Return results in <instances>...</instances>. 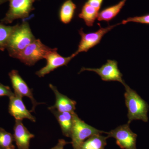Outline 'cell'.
Listing matches in <instances>:
<instances>
[{"instance_id": "obj_1", "label": "cell", "mask_w": 149, "mask_h": 149, "mask_svg": "<svg viewBox=\"0 0 149 149\" xmlns=\"http://www.w3.org/2000/svg\"><path fill=\"white\" fill-rule=\"evenodd\" d=\"M124 86L125 91L124 93L125 105L128 109V123L130 124L134 120H142L148 122V104L127 84Z\"/></svg>"}, {"instance_id": "obj_2", "label": "cell", "mask_w": 149, "mask_h": 149, "mask_svg": "<svg viewBox=\"0 0 149 149\" xmlns=\"http://www.w3.org/2000/svg\"><path fill=\"white\" fill-rule=\"evenodd\" d=\"M36 40L29 23L23 22L15 25L6 49L9 56L15 58L19 53Z\"/></svg>"}, {"instance_id": "obj_3", "label": "cell", "mask_w": 149, "mask_h": 149, "mask_svg": "<svg viewBox=\"0 0 149 149\" xmlns=\"http://www.w3.org/2000/svg\"><path fill=\"white\" fill-rule=\"evenodd\" d=\"M105 133V132L98 130L86 123L78 117L74 112L73 114V124L70 138L73 149H80L84 142L94 135Z\"/></svg>"}, {"instance_id": "obj_4", "label": "cell", "mask_w": 149, "mask_h": 149, "mask_svg": "<svg viewBox=\"0 0 149 149\" xmlns=\"http://www.w3.org/2000/svg\"><path fill=\"white\" fill-rule=\"evenodd\" d=\"M53 49L43 44L40 39L35 40L15 58L28 66H32L46 56Z\"/></svg>"}, {"instance_id": "obj_5", "label": "cell", "mask_w": 149, "mask_h": 149, "mask_svg": "<svg viewBox=\"0 0 149 149\" xmlns=\"http://www.w3.org/2000/svg\"><path fill=\"white\" fill-rule=\"evenodd\" d=\"M36 0H9V8L4 18L3 24H10L18 19L27 18L34 10L33 4Z\"/></svg>"}, {"instance_id": "obj_6", "label": "cell", "mask_w": 149, "mask_h": 149, "mask_svg": "<svg viewBox=\"0 0 149 149\" xmlns=\"http://www.w3.org/2000/svg\"><path fill=\"white\" fill-rule=\"evenodd\" d=\"M121 24L117 23L113 25H109L106 27H102L100 26V29L95 32L85 33L83 31V28L79 30V33L81 36V40L78 46L77 50L74 52L77 55L80 53L87 52L91 48L98 45L100 42L103 37L108 32Z\"/></svg>"}, {"instance_id": "obj_7", "label": "cell", "mask_w": 149, "mask_h": 149, "mask_svg": "<svg viewBox=\"0 0 149 149\" xmlns=\"http://www.w3.org/2000/svg\"><path fill=\"white\" fill-rule=\"evenodd\" d=\"M108 138H113L116 143L122 149H137L136 141L138 135L133 133L127 123L118 126L109 132H106Z\"/></svg>"}, {"instance_id": "obj_8", "label": "cell", "mask_w": 149, "mask_h": 149, "mask_svg": "<svg viewBox=\"0 0 149 149\" xmlns=\"http://www.w3.org/2000/svg\"><path fill=\"white\" fill-rule=\"evenodd\" d=\"M84 71H93L98 74L103 81H117L124 85L125 81L123 79V74L118 68L117 61L108 60L106 63L100 68H86L83 67L80 72Z\"/></svg>"}, {"instance_id": "obj_9", "label": "cell", "mask_w": 149, "mask_h": 149, "mask_svg": "<svg viewBox=\"0 0 149 149\" xmlns=\"http://www.w3.org/2000/svg\"><path fill=\"white\" fill-rule=\"evenodd\" d=\"M77 55L73 53L69 56L64 57L58 54L57 49L54 48L46 56L47 64L36 72V74L39 77H43L46 74H49L54 70L61 67L67 65L72 58Z\"/></svg>"}, {"instance_id": "obj_10", "label": "cell", "mask_w": 149, "mask_h": 149, "mask_svg": "<svg viewBox=\"0 0 149 149\" xmlns=\"http://www.w3.org/2000/svg\"><path fill=\"white\" fill-rule=\"evenodd\" d=\"M9 76L15 94L18 95L22 97H26L30 99L33 104L32 109L30 111H35V108L37 105L42 103H39L36 101L33 96L32 90L29 88L26 82L22 78L19 74L18 71L15 70H11L9 73Z\"/></svg>"}, {"instance_id": "obj_11", "label": "cell", "mask_w": 149, "mask_h": 149, "mask_svg": "<svg viewBox=\"0 0 149 149\" xmlns=\"http://www.w3.org/2000/svg\"><path fill=\"white\" fill-rule=\"evenodd\" d=\"M22 97L15 94L9 98L8 111L10 114L15 118V120H22L27 119L32 122L36 121V118L26 108L22 100Z\"/></svg>"}, {"instance_id": "obj_12", "label": "cell", "mask_w": 149, "mask_h": 149, "mask_svg": "<svg viewBox=\"0 0 149 149\" xmlns=\"http://www.w3.org/2000/svg\"><path fill=\"white\" fill-rule=\"evenodd\" d=\"M13 137L18 149H29L31 139L35 137V135L28 130L22 120H15L13 128Z\"/></svg>"}, {"instance_id": "obj_13", "label": "cell", "mask_w": 149, "mask_h": 149, "mask_svg": "<svg viewBox=\"0 0 149 149\" xmlns=\"http://www.w3.org/2000/svg\"><path fill=\"white\" fill-rule=\"evenodd\" d=\"M49 87L55 95L56 102L54 105L48 108V109H55L60 112H74L76 102L60 93L54 85L50 84Z\"/></svg>"}, {"instance_id": "obj_14", "label": "cell", "mask_w": 149, "mask_h": 149, "mask_svg": "<svg viewBox=\"0 0 149 149\" xmlns=\"http://www.w3.org/2000/svg\"><path fill=\"white\" fill-rule=\"evenodd\" d=\"M54 115L61 128L62 132L64 136L70 137L72 124L73 113L65 112H60L55 109H49Z\"/></svg>"}, {"instance_id": "obj_15", "label": "cell", "mask_w": 149, "mask_h": 149, "mask_svg": "<svg viewBox=\"0 0 149 149\" xmlns=\"http://www.w3.org/2000/svg\"><path fill=\"white\" fill-rule=\"evenodd\" d=\"M127 0H121L115 5L111 6L99 12L97 20L109 22L114 18L125 6Z\"/></svg>"}, {"instance_id": "obj_16", "label": "cell", "mask_w": 149, "mask_h": 149, "mask_svg": "<svg viewBox=\"0 0 149 149\" xmlns=\"http://www.w3.org/2000/svg\"><path fill=\"white\" fill-rule=\"evenodd\" d=\"M77 6L72 0H66L62 5L59 11L60 19L65 24L69 23L74 17Z\"/></svg>"}, {"instance_id": "obj_17", "label": "cell", "mask_w": 149, "mask_h": 149, "mask_svg": "<svg viewBox=\"0 0 149 149\" xmlns=\"http://www.w3.org/2000/svg\"><path fill=\"white\" fill-rule=\"evenodd\" d=\"M99 11L85 3L82 7L78 17L84 20L88 27H93L96 19L97 18Z\"/></svg>"}, {"instance_id": "obj_18", "label": "cell", "mask_w": 149, "mask_h": 149, "mask_svg": "<svg viewBox=\"0 0 149 149\" xmlns=\"http://www.w3.org/2000/svg\"><path fill=\"white\" fill-rule=\"evenodd\" d=\"M108 139L102 134L93 135L84 142L80 149H104Z\"/></svg>"}, {"instance_id": "obj_19", "label": "cell", "mask_w": 149, "mask_h": 149, "mask_svg": "<svg viewBox=\"0 0 149 149\" xmlns=\"http://www.w3.org/2000/svg\"><path fill=\"white\" fill-rule=\"evenodd\" d=\"M15 26H6L2 23H0V50L3 51L6 49Z\"/></svg>"}, {"instance_id": "obj_20", "label": "cell", "mask_w": 149, "mask_h": 149, "mask_svg": "<svg viewBox=\"0 0 149 149\" xmlns=\"http://www.w3.org/2000/svg\"><path fill=\"white\" fill-rule=\"evenodd\" d=\"M13 135L0 127V149H15Z\"/></svg>"}, {"instance_id": "obj_21", "label": "cell", "mask_w": 149, "mask_h": 149, "mask_svg": "<svg viewBox=\"0 0 149 149\" xmlns=\"http://www.w3.org/2000/svg\"><path fill=\"white\" fill-rule=\"evenodd\" d=\"M133 22L141 24H149V14L141 16L129 17L120 22L121 24H125L128 22Z\"/></svg>"}, {"instance_id": "obj_22", "label": "cell", "mask_w": 149, "mask_h": 149, "mask_svg": "<svg viewBox=\"0 0 149 149\" xmlns=\"http://www.w3.org/2000/svg\"><path fill=\"white\" fill-rule=\"evenodd\" d=\"M13 95L14 93H13L9 87L0 83V97L7 96L10 98Z\"/></svg>"}, {"instance_id": "obj_23", "label": "cell", "mask_w": 149, "mask_h": 149, "mask_svg": "<svg viewBox=\"0 0 149 149\" xmlns=\"http://www.w3.org/2000/svg\"><path fill=\"white\" fill-rule=\"evenodd\" d=\"M104 0H88L86 3L100 10Z\"/></svg>"}, {"instance_id": "obj_24", "label": "cell", "mask_w": 149, "mask_h": 149, "mask_svg": "<svg viewBox=\"0 0 149 149\" xmlns=\"http://www.w3.org/2000/svg\"><path fill=\"white\" fill-rule=\"evenodd\" d=\"M69 142H66L63 139H59L58 143L55 146L51 149H64L65 146L67 144L70 143Z\"/></svg>"}, {"instance_id": "obj_25", "label": "cell", "mask_w": 149, "mask_h": 149, "mask_svg": "<svg viewBox=\"0 0 149 149\" xmlns=\"http://www.w3.org/2000/svg\"><path fill=\"white\" fill-rule=\"evenodd\" d=\"M9 0H0V5L8 1Z\"/></svg>"}]
</instances>
